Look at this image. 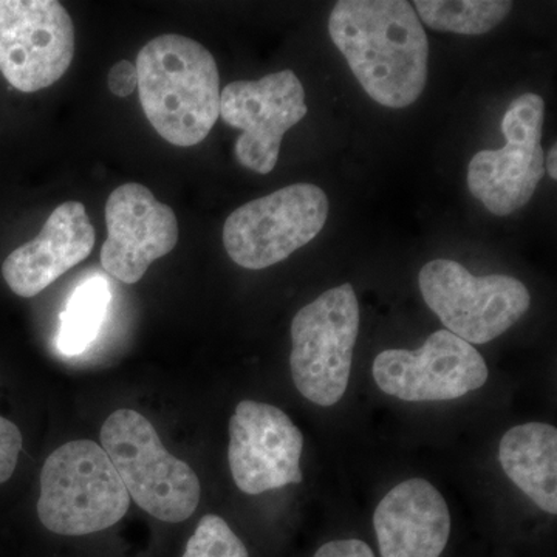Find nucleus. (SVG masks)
Returning <instances> with one entry per match:
<instances>
[{
	"label": "nucleus",
	"mask_w": 557,
	"mask_h": 557,
	"mask_svg": "<svg viewBox=\"0 0 557 557\" xmlns=\"http://www.w3.org/2000/svg\"><path fill=\"white\" fill-rule=\"evenodd\" d=\"M329 35L373 101L405 109L423 94L428 36L406 0H343L330 13Z\"/></svg>",
	"instance_id": "obj_1"
},
{
	"label": "nucleus",
	"mask_w": 557,
	"mask_h": 557,
	"mask_svg": "<svg viewBox=\"0 0 557 557\" xmlns=\"http://www.w3.org/2000/svg\"><path fill=\"white\" fill-rule=\"evenodd\" d=\"M139 102L161 138L199 145L220 116V76L211 51L197 40L161 35L137 58Z\"/></svg>",
	"instance_id": "obj_2"
},
{
	"label": "nucleus",
	"mask_w": 557,
	"mask_h": 557,
	"mask_svg": "<svg viewBox=\"0 0 557 557\" xmlns=\"http://www.w3.org/2000/svg\"><path fill=\"white\" fill-rule=\"evenodd\" d=\"M129 505V493L98 443H65L44 463L38 516L51 533L86 536L108 530Z\"/></svg>",
	"instance_id": "obj_3"
},
{
	"label": "nucleus",
	"mask_w": 557,
	"mask_h": 557,
	"mask_svg": "<svg viewBox=\"0 0 557 557\" xmlns=\"http://www.w3.org/2000/svg\"><path fill=\"white\" fill-rule=\"evenodd\" d=\"M101 443L129 497L152 518L180 523L196 512L199 478L164 449L148 418L132 409L116 410L102 424Z\"/></svg>",
	"instance_id": "obj_4"
},
{
	"label": "nucleus",
	"mask_w": 557,
	"mask_h": 557,
	"mask_svg": "<svg viewBox=\"0 0 557 557\" xmlns=\"http://www.w3.org/2000/svg\"><path fill=\"white\" fill-rule=\"evenodd\" d=\"M358 332L359 304L350 284L327 289L296 313L289 370L304 398L322 408L343 399Z\"/></svg>",
	"instance_id": "obj_5"
},
{
	"label": "nucleus",
	"mask_w": 557,
	"mask_h": 557,
	"mask_svg": "<svg viewBox=\"0 0 557 557\" xmlns=\"http://www.w3.org/2000/svg\"><path fill=\"white\" fill-rule=\"evenodd\" d=\"M429 309L457 338L486 344L508 332L530 309V292L519 278L491 274L472 276L463 265L435 259L418 274Z\"/></svg>",
	"instance_id": "obj_6"
},
{
	"label": "nucleus",
	"mask_w": 557,
	"mask_h": 557,
	"mask_svg": "<svg viewBox=\"0 0 557 557\" xmlns=\"http://www.w3.org/2000/svg\"><path fill=\"white\" fill-rule=\"evenodd\" d=\"M327 218L324 190L295 183L237 208L223 226V245L242 269H269L309 245Z\"/></svg>",
	"instance_id": "obj_7"
},
{
	"label": "nucleus",
	"mask_w": 557,
	"mask_h": 557,
	"mask_svg": "<svg viewBox=\"0 0 557 557\" xmlns=\"http://www.w3.org/2000/svg\"><path fill=\"white\" fill-rule=\"evenodd\" d=\"M545 102L536 94H523L509 104L504 119L507 145L475 153L468 166V188L496 215L525 207L545 174L542 149Z\"/></svg>",
	"instance_id": "obj_8"
},
{
	"label": "nucleus",
	"mask_w": 557,
	"mask_h": 557,
	"mask_svg": "<svg viewBox=\"0 0 557 557\" xmlns=\"http://www.w3.org/2000/svg\"><path fill=\"white\" fill-rule=\"evenodd\" d=\"M75 57V27L57 0H0V73L14 89L53 86Z\"/></svg>",
	"instance_id": "obj_9"
},
{
	"label": "nucleus",
	"mask_w": 557,
	"mask_h": 557,
	"mask_svg": "<svg viewBox=\"0 0 557 557\" xmlns=\"http://www.w3.org/2000/svg\"><path fill=\"white\" fill-rule=\"evenodd\" d=\"M306 90L293 70L259 81H236L220 91V116L242 131L236 157L242 166L267 175L276 168L282 138L306 119Z\"/></svg>",
	"instance_id": "obj_10"
},
{
	"label": "nucleus",
	"mask_w": 557,
	"mask_h": 557,
	"mask_svg": "<svg viewBox=\"0 0 557 557\" xmlns=\"http://www.w3.org/2000/svg\"><path fill=\"white\" fill-rule=\"evenodd\" d=\"M372 372L384 394L408 403L461 398L485 386L490 376L478 348L448 330L432 333L418 350L381 351Z\"/></svg>",
	"instance_id": "obj_11"
},
{
	"label": "nucleus",
	"mask_w": 557,
	"mask_h": 557,
	"mask_svg": "<svg viewBox=\"0 0 557 557\" xmlns=\"http://www.w3.org/2000/svg\"><path fill=\"white\" fill-rule=\"evenodd\" d=\"M304 435L292 418L267 403L245 399L230 420L228 461L234 483L249 496L298 485Z\"/></svg>",
	"instance_id": "obj_12"
},
{
	"label": "nucleus",
	"mask_w": 557,
	"mask_h": 557,
	"mask_svg": "<svg viewBox=\"0 0 557 557\" xmlns=\"http://www.w3.org/2000/svg\"><path fill=\"white\" fill-rule=\"evenodd\" d=\"M106 225L102 269L124 284L141 281L150 263L170 255L178 242L174 209L160 203L152 190L138 183H126L110 194Z\"/></svg>",
	"instance_id": "obj_13"
},
{
	"label": "nucleus",
	"mask_w": 557,
	"mask_h": 557,
	"mask_svg": "<svg viewBox=\"0 0 557 557\" xmlns=\"http://www.w3.org/2000/svg\"><path fill=\"white\" fill-rule=\"evenodd\" d=\"M376 557H443L453 519L445 497L424 479L388 491L373 515Z\"/></svg>",
	"instance_id": "obj_14"
},
{
	"label": "nucleus",
	"mask_w": 557,
	"mask_h": 557,
	"mask_svg": "<svg viewBox=\"0 0 557 557\" xmlns=\"http://www.w3.org/2000/svg\"><path fill=\"white\" fill-rule=\"evenodd\" d=\"M94 247L95 230L86 207L65 201L51 212L36 239L11 252L2 276L14 295L33 298L89 258Z\"/></svg>",
	"instance_id": "obj_15"
},
{
	"label": "nucleus",
	"mask_w": 557,
	"mask_h": 557,
	"mask_svg": "<svg viewBox=\"0 0 557 557\" xmlns=\"http://www.w3.org/2000/svg\"><path fill=\"white\" fill-rule=\"evenodd\" d=\"M498 460L508 479L549 516L557 515V429L547 423L511 428Z\"/></svg>",
	"instance_id": "obj_16"
},
{
	"label": "nucleus",
	"mask_w": 557,
	"mask_h": 557,
	"mask_svg": "<svg viewBox=\"0 0 557 557\" xmlns=\"http://www.w3.org/2000/svg\"><path fill=\"white\" fill-rule=\"evenodd\" d=\"M110 289L102 277L87 278L69 299L61 314L58 347L67 357L83 354L97 339L106 311L109 309Z\"/></svg>",
	"instance_id": "obj_17"
},
{
	"label": "nucleus",
	"mask_w": 557,
	"mask_h": 557,
	"mask_svg": "<svg viewBox=\"0 0 557 557\" xmlns=\"http://www.w3.org/2000/svg\"><path fill=\"white\" fill-rule=\"evenodd\" d=\"M512 9L502 0H417L416 11L428 27L478 36L496 28Z\"/></svg>",
	"instance_id": "obj_18"
},
{
	"label": "nucleus",
	"mask_w": 557,
	"mask_h": 557,
	"mask_svg": "<svg viewBox=\"0 0 557 557\" xmlns=\"http://www.w3.org/2000/svg\"><path fill=\"white\" fill-rule=\"evenodd\" d=\"M183 557H251L247 545L225 519L215 515L201 518L186 544Z\"/></svg>",
	"instance_id": "obj_19"
},
{
	"label": "nucleus",
	"mask_w": 557,
	"mask_h": 557,
	"mask_svg": "<svg viewBox=\"0 0 557 557\" xmlns=\"http://www.w3.org/2000/svg\"><path fill=\"white\" fill-rule=\"evenodd\" d=\"M22 434L16 424L0 417V485L14 474L22 450Z\"/></svg>",
	"instance_id": "obj_20"
},
{
	"label": "nucleus",
	"mask_w": 557,
	"mask_h": 557,
	"mask_svg": "<svg viewBox=\"0 0 557 557\" xmlns=\"http://www.w3.org/2000/svg\"><path fill=\"white\" fill-rule=\"evenodd\" d=\"M311 557H376V553L362 539L344 537L324 542Z\"/></svg>",
	"instance_id": "obj_21"
},
{
	"label": "nucleus",
	"mask_w": 557,
	"mask_h": 557,
	"mask_svg": "<svg viewBox=\"0 0 557 557\" xmlns=\"http://www.w3.org/2000/svg\"><path fill=\"white\" fill-rule=\"evenodd\" d=\"M138 87L137 67L129 61H120L109 73V89L116 97L126 98Z\"/></svg>",
	"instance_id": "obj_22"
},
{
	"label": "nucleus",
	"mask_w": 557,
	"mask_h": 557,
	"mask_svg": "<svg viewBox=\"0 0 557 557\" xmlns=\"http://www.w3.org/2000/svg\"><path fill=\"white\" fill-rule=\"evenodd\" d=\"M556 159H557V146L553 145V148L549 149V153L547 156V171H548L549 177H552L553 180L557 178Z\"/></svg>",
	"instance_id": "obj_23"
}]
</instances>
